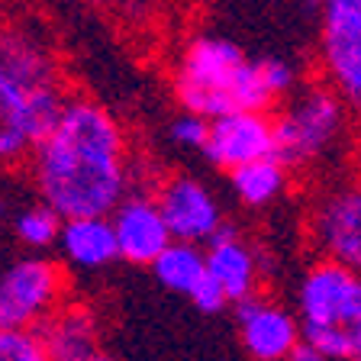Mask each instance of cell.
<instances>
[{"instance_id":"6da1fadb","label":"cell","mask_w":361,"mask_h":361,"mask_svg":"<svg viewBox=\"0 0 361 361\" xmlns=\"http://www.w3.org/2000/svg\"><path fill=\"white\" fill-rule=\"evenodd\" d=\"M26 168L36 200L61 219L110 216L133 190L126 126L106 104L75 90L55 126L36 142Z\"/></svg>"},{"instance_id":"7a4b0ae2","label":"cell","mask_w":361,"mask_h":361,"mask_svg":"<svg viewBox=\"0 0 361 361\" xmlns=\"http://www.w3.org/2000/svg\"><path fill=\"white\" fill-rule=\"evenodd\" d=\"M171 94L184 113L216 120L235 110L271 113L300 87V71L287 59H248L233 39L194 32L174 49Z\"/></svg>"},{"instance_id":"3957f363","label":"cell","mask_w":361,"mask_h":361,"mask_svg":"<svg viewBox=\"0 0 361 361\" xmlns=\"http://www.w3.org/2000/svg\"><path fill=\"white\" fill-rule=\"evenodd\" d=\"M293 316L303 342L329 361L361 358V274L313 258L297 281Z\"/></svg>"},{"instance_id":"277c9868","label":"cell","mask_w":361,"mask_h":361,"mask_svg":"<svg viewBox=\"0 0 361 361\" xmlns=\"http://www.w3.org/2000/svg\"><path fill=\"white\" fill-rule=\"evenodd\" d=\"M352 106L323 81L300 84L271 113L278 158L290 171H316L345 149L352 135Z\"/></svg>"},{"instance_id":"5b68a950","label":"cell","mask_w":361,"mask_h":361,"mask_svg":"<svg viewBox=\"0 0 361 361\" xmlns=\"http://www.w3.org/2000/svg\"><path fill=\"white\" fill-rule=\"evenodd\" d=\"M303 229L323 262L361 274V174L323 180L310 194Z\"/></svg>"},{"instance_id":"8992f818","label":"cell","mask_w":361,"mask_h":361,"mask_svg":"<svg viewBox=\"0 0 361 361\" xmlns=\"http://www.w3.org/2000/svg\"><path fill=\"white\" fill-rule=\"evenodd\" d=\"M68 97V84L32 90L0 68V174L30 161L36 142L61 116Z\"/></svg>"},{"instance_id":"52a82bcc","label":"cell","mask_w":361,"mask_h":361,"mask_svg":"<svg viewBox=\"0 0 361 361\" xmlns=\"http://www.w3.org/2000/svg\"><path fill=\"white\" fill-rule=\"evenodd\" d=\"M68 300V271L49 255H23L0 271V329L39 332Z\"/></svg>"},{"instance_id":"ba28073f","label":"cell","mask_w":361,"mask_h":361,"mask_svg":"<svg viewBox=\"0 0 361 361\" xmlns=\"http://www.w3.org/2000/svg\"><path fill=\"white\" fill-rule=\"evenodd\" d=\"M316 16L319 81L361 113V0H323Z\"/></svg>"},{"instance_id":"9c48e42d","label":"cell","mask_w":361,"mask_h":361,"mask_svg":"<svg viewBox=\"0 0 361 361\" xmlns=\"http://www.w3.org/2000/svg\"><path fill=\"white\" fill-rule=\"evenodd\" d=\"M152 197H155L174 242H188V245L203 248L207 242H213L223 233L226 226L223 203L194 174L188 171L168 174V178H161L155 184Z\"/></svg>"},{"instance_id":"30bf717a","label":"cell","mask_w":361,"mask_h":361,"mask_svg":"<svg viewBox=\"0 0 361 361\" xmlns=\"http://www.w3.org/2000/svg\"><path fill=\"white\" fill-rule=\"evenodd\" d=\"M0 68L32 90L65 84L55 39L30 16L0 20Z\"/></svg>"},{"instance_id":"8fae6325","label":"cell","mask_w":361,"mask_h":361,"mask_svg":"<svg viewBox=\"0 0 361 361\" xmlns=\"http://www.w3.org/2000/svg\"><path fill=\"white\" fill-rule=\"evenodd\" d=\"M235 329L252 361H290L303 342L293 310L264 290L235 307Z\"/></svg>"},{"instance_id":"7c38bea8","label":"cell","mask_w":361,"mask_h":361,"mask_svg":"<svg viewBox=\"0 0 361 361\" xmlns=\"http://www.w3.org/2000/svg\"><path fill=\"white\" fill-rule=\"evenodd\" d=\"M200 155L226 174L235 171V168L252 165V161L278 155L271 113L235 110V113H226V116L210 120L207 145H203Z\"/></svg>"},{"instance_id":"4fadbf2b","label":"cell","mask_w":361,"mask_h":361,"mask_svg":"<svg viewBox=\"0 0 361 361\" xmlns=\"http://www.w3.org/2000/svg\"><path fill=\"white\" fill-rule=\"evenodd\" d=\"M203 258H207V278L216 284L229 307H239L248 297L262 293L264 255L235 226L226 223L223 233L203 245Z\"/></svg>"},{"instance_id":"5bb4252c","label":"cell","mask_w":361,"mask_h":361,"mask_svg":"<svg viewBox=\"0 0 361 361\" xmlns=\"http://www.w3.org/2000/svg\"><path fill=\"white\" fill-rule=\"evenodd\" d=\"M110 226H113V239H116V255L126 264L149 268L174 242L152 190H142V188H133L113 207Z\"/></svg>"},{"instance_id":"9a60e30c","label":"cell","mask_w":361,"mask_h":361,"mask_svg":"<svg viewBox=\"0 0 361 361\" xmlns=\"http://www.w3.org/2000/svg\"><path fill=\"white\" fill-rule=\"evenodd\" d=\"M36 336L49 361H94L100 355V323L87 303L65 300Z\"/></svg>"},{"instance_id":"2e32d148","label":"cell","mask_w":361,"mask_h":361,"mask_svg":"<svg viewBox=\"0 0 361 361\" xmlns=\"http://www.w3.org/2000/svg\"><path fill=\"white\" fill-rule=\"evenodd\" d=\"M59 262L61 268L75 271H104L113 262H120L116 255V239H113L110 216H75L61 223L59 233Z\"/></svg>"},{"instance_id":"e0dca14e","label":"cell","mask_w":361,"mask_h":361,"mask_svg":"<svg viewBox=\"0 0 361 361\" xmlns=\"http://www.w3.org/2000/svg\"><path fill=\"white\" fill-rule=\"evenodd\" d=\"M226 180H229V190H233L239 207H245V210H268V207H274L290 190L293 171L278 155H271L229 171Z\"/></svg>"},{"instance_id":"ac0fdd59","label":"cell","mask_w":361,"mask_h":361,"mask_svg":"<svg viewBox=\"0 0 361 361\" xmlns=\"http://www.w3.org/2000/svg\"><path fill=\"white\" fill-rule=\"evenodd\" d=\"M152 278L171 293L180 297H194L203 284H207V258H203L200 245H188V242H171V245L149 264Z\"/></svg>"},{"instance_id":"d6986e66","label":"cell","mask_w":361,"mask_h":361,"mask_svg":"<svg viewBox=\"0 0 361 361\" xmlns=\"http://www.w3.org/2000/svg\"><path fill=\"white\" fill-rule=\"evenodd\" d=\"M61 223L65 219L52 210V207H45L42 200H23L20 210L10 216V229H13L16 242L23 248H30V255H45L49 248H55L59 242V233H61Z\"/></svg>"},{"instance_id":"ffe728a7","label":"cell","mask_w":361,"mask_h":361,"mask_svg":"<svg viewBox=\"0 0 361 361\" xmlns=\"http://www.w3.org/2000/svg\"><path fill=\"white\" fill-rule=\"evenodd\" d=\"M0 361H49L36 332L0 329Z\"/></svg>"},{"instance_id":"44dd1931","label":"cell","mask_w":361,"mask_h":361,"mask_svg":"<svg viewBox=\"0 0 361 361\" xmlns=\"http://www.w3.org/2000/svg\"><path fill=\"white\" fill-rule=\"evenodd\" d=\"M207 133H210V120L194 116V113H184V110L168 123L171 142L178 145V149H188V152H203V145H207Z\"/></svg>"},{"instance_id":"7402d4cb","label":"cell","mask_w":361,"mask_h":361,"mask_svg":"<svg viewBox=\"0 0 361 361\" xmlns=\"http://www.w3.org/2000/svg\"><path fill=\"white\" fill-rule=\"evenodd\" d=\"M20 197H16V190H13V184L7 180V174H0V223L4 219H10L16 210H20Z\"/></svg>"},{"instance_id":"603a6c76","label":"cell","mask_w":361,"mask_h":361,"mask_svg":"<svg viewBox=\"0 0 361 361\" xmlns=\"http://www.w3.org/2000/svg\"><path fill=\"white\" fill-rule=\"evenodd\" d=\"M290 361H329L323 352H316L313 345H307V342H300V348L290 355Z\"/></svg>"},{"instance_id":"cb8c5ba5","label":"cell","mask_w":361,"mask_h":361,"mask_svg":"<svg viewBox=\"0 0 361 361\" xmlns=\"http://www.w3.org/2000/svg\"><path fill=\"white\" fill-rule=\"evenodd\" d=\"M78 4H84V7H90V10H110V7H116V4H123V0H78Z\"/></svg>"},{"instance_id":"d4e9b609","label":"cell","mask_w":361,"mask_h":361,"mask_svg":"<svg viewBox=\"0 0 361 361\" xmlns=\"http://www.w3.org/2000/svg\"><path fill=\"white\" fill-rule=\"evenodd\" d=\"M94 361H116V358H110V355H106V352H100V355H97V358H94Z\"/></svg>"},{"instance_id":"484cf974","label":"cell","mask_w":361,"mask_h":361,"mask_svg":"<svg viewBox=\"0 0 361 361\" xmlns=\"http://www.w3.org/2000/svg\"><path fill=\"white\" fill-rule=\"evenodd\" d=\"M180 4H203V0H180Z\"/></svg>"},{"instance_id":"4316f807","label":"cell","mask_w":361,"mask_h":361,"mask_svg":"<svg viewBox=\"0 0 361 361\" xmlns=\"http://www.w3.org/2000/svg\"><path fill=\"white\" fill-rule=\"evenodd\" d=\"M358 361H361V358H358Z\"/></svg>"}]
</instances>
